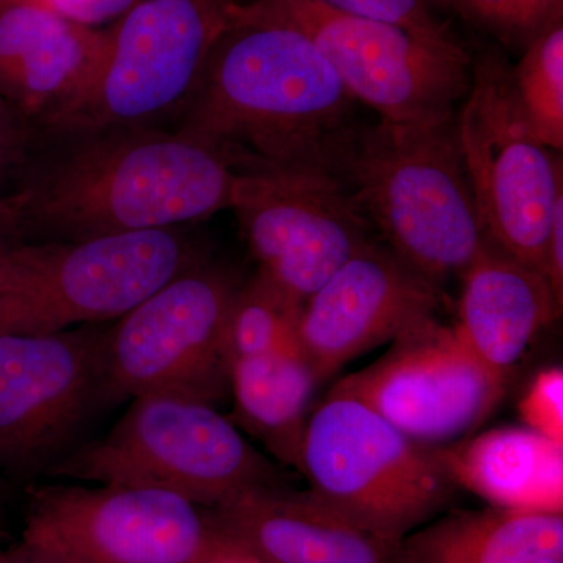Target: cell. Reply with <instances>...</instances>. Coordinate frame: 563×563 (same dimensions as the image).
<instances>
[{
    "label": "cell",
    "instance_id": "obj_1",
    "mask_svg": "<svg viewBox=\"0 0 563 563\" xmlns=\"http://www.w3.org/2000/svg\"><path fill=\"white\" fill-rule=\"evenodd\" d=\"M10 196L20 244L181 228L232 210L242 174L177 131L120 125L40 135Z\"/></svg>",
    "mask_w": 563,
    "mask_h": 563
},
{
    "label": "cell",
    "instance_id": "obj_2",
    "mask_svg": "<svg viewBox=\"0 0 563 563\" xmlns=\"http://www.w3.org/2000/svg\"><path fill=\"white\" fill-rule=\"evenodd\" d=\"M357 106L312 41L246 0L211 49L176 131L239 174L343 180L362 125Z\"/></svg>",
    "mask_w": 563,
    "mask_h": 563
},
{
    "label": "cell",
    "instance_id": "obj_3",
    "mask_svg": "<svg viewBox=\"0 0 563 563\" xmlns=\"http://www.w3.org/2000/svg\"><path fill=\"white\" fill-rule=\"evenodd\" d=\"M343 180L385 246L442 290L483 246L455 117L362 124Z\"/></svg>",
    "mask_w": 563,
    "mask_h": 563
},
{
    "label": "cell",
    "instance_id": "obj_4",
    "mask_svg": "<svg viewBox=\"0 0 563 563\" xmlns=\"http://www.w3.org/2000/svg\"><path fill=\"white\" fill-rule=\"evenodd\" d=\"M298 472L336 512L396 543L451 509L459 490L443 448L410 439L361 399L333 390L313 407Z\"/></svg>",
    "mask_w": 563,
    "mask_h": 563
},
{
    "label": "cell",
    "instance_id": "obj_5",
    "mask_svg": "<svg viewBox=\"0 0 563 563\" xmlns=\"http://www.w3.org/2000/svg\"><path fill=\"white\" fill-rule=\"evenodd\" d=\"M52 473L162 488L206 509L252 485L279 484L277 470L214 406L169 395L133 398L103 439L63 455Z\"/></svg>",
    "mask_w": 563,
    "mask_h": 563
},
{
    "label": "cell",
    "instance_id": "obj_6",
    "mask_svg": "<svg viewBox=\"0 0 563 563\" xmlns=\"http://www.w3.org/2000/svg\"><path fill=\"white\" fill-rule=\"evenodd\" d=\"M510 68L495 47L472 54V84L455 132L485 242L543 276L563 162L529 128Z\"/></svg>",
    "mask_w": 563,
    "mask_h": 563
},
{
    "label": "cell",
    "instance_id": "obj_7",
    "mask_svg": "<svg viewBox=\"0 0 563 563\" xmlns=\"http://www.w3.org/2000/svg\"><path fill=\"white\" fill-rule=\"evenodd\" d=\"M246 0H140L110 24L106 60L40 135L154 125L188 102L211 49Z\"/></svg>",
    "mask_w": 563,
    "mask_h": 563
},
{
    "label": "cell",
    "instance_id": "obj_8",
    "mask_svg": "<svg viewBox=\"0 0 563 563\" xmlns=\"http://www.w3.org/2000/svg\"><path fill=\"white\" fill-rule=\"evenodd\" d=\"M180 228L24 244V272L0 296V332L54 333L120 320L203 261Z\"/></svg>",
    "mask_w": 563,
    "mask_h": 563
},
{
    "label": "cell",
    "instance_id": "obj_9",
    "mask_svg": "<svg viewBox=\"0 0 563 563\" xmlns=\"http://www.w3.org/2000/svg\"><path fill=\"white\" fill-rule=\"evenodd\" d=\"M60 563H229L244 559L206 507L144 485H46L22 542ZM247 559V558H246Z\"/></svg>",
    "mask_w": 563,
    "mask_h": 563
},
{
    "label": "cell",
    "instance_id": "obj_10",
    "mask_svg": "<svg viewBox=\"0 0 563 563\" xmlns=\"http://www.w3.org/2000/svg\"><path fill=\"white\" fill-rule=\"evenodd\" d=\"M242 284L203 258L107 328V395L181 396L214 406L231 388L228 324Z\"/></svg>",
    "mask_w": 563,
    "mask_h": 563
},
{
    "label": "cell",
    "instance_id": "obj_11",
    "mask_svg": "<svg viewBox=\"0 0 563 563\" xmlns=\"http://www.w3.org/2000/svg\"><path fill=\"white\" fill-rule=\"evenodd\" d=\"M312 41L352 98L388 122H442L472 84V52L418 38L398 25L321 0H251Z\"/></svg>",
    "mask_w": 563,
    "mask_h": 563
},
{
    "label": "cell",
    "instance_id": "obj_12",
    "mask_svg": "<svg viewBox=\"0 0 563 563\" xmlns=\"http://www.w3.org/2000/svg\"><path fill=\"white\" fill-rule=\"evenodd\" d=\"M507 380L477 361L454 325L437 317L393 340L372 365L332 390L361 399L422 444L444 448L466 439L493 413Z\"/></svg>",
    "mask_w": 563,
    "mask_h": 563
},
{
    "label": "cell",
    "instance_id": "obj_13",
    "mask_svg": "<svg viewBox=\"0 0 563 563\" xmlns=\"http://www.w3.org/2000/svg\"><path fill=\"white\" fill-rule=\"evenodd\" d=\"M232 210L257 272L301 303L374 239L350 187L329 174H242Z\"/></svg>",
    "mask_w": 563,
    "mask_h": 563
},
{
    "label": "cell",
    "instance_id": "obj_14",
    "mask_svg": "<svg viewBox=\"0 0 563 563\" xmlns=\"http://www.w3.org/2000/svg\"><path fill=\"white\" fill-rule=\"evenodd\" d=\"M107 328L0 332V466L52 461L107 395Z\"/></svg>",
    "mask_w": 563,
    "mask_h": 563
},
{
    "label": "cell",
    "instance_id": "obj_15",
    "mask_svg": "<svg viewBox=\"0 0 563 563\" xmlns=\"http://www.w3.org/2000/svg\"><path fill=\"white\" fill-rule=\"evenodd\" d=\"M442 301V288L373 239L303 302L299 347L328 380L346 363L435 317Z\"/></svg>",
    "mask_w": 563,
    "mask_h": 563
},
{
    "label": "cell",
    "instance_id": "obj_16",
    "mask_svg": "<svg viewBox=\"0 0 563 563\" xmlns=\"http://www.w3.org/2000/svg\"><path fill=\"white\" fill-rule=\"evenodd\" d=\"M209 512L254 563H406L401 543L366 531L310 490L252 485Z\"/></svg>",
    "mask_w": 563,
    "mask_h": 563
},
{
    "label": "cell",
    "instance_id": "obj_17",
    "mask_svg": "<svg viewBox=\"0 0 563 563\" xmlns=\"http://www.w3.org/2000/svg\"><path fill=\"white\" fill-rule=\"evenodd\" d=\"M110 41V25L85 27L36 7H0V91L36 129L91 84Z\"/></svg>",
    "mask_w": 563,
    "mask_h": 563
},
{
    "label": "cell",
    "instance_id": "obj_18",
    "mask_svg": "<svg viewBox=\"0 0 563 563\" xmlns=\"http://www.w3.org/2000/svg\"><path fill=\"white\" fill-rule=\"evenodd\" d=\"M461 276L454 329L477 361L507 380L532 340L562 309L542 274L485 240Z\"/></svg>",
    "mask_w": 563,
    "mask_h": 563
},
{
    "label": "cell",
    "instance_id": "obj_19",
    "mask_svg": "<svg viewBox=\"0 0 563 563\" xmlns=\"http://www.w3.org/2000/svg\"><path fill=\"white\" fill-rule=\"evenodd\" d=\"M406 563H563V512L444 510L401 540Z\"/></svg>",
    "mask_w": 563,
    "mask_h": 563
},
{
    "label": "cell",
    "instance_id": "obj_20",
    "mask_svg": "<svg viewBox=\"0 0 563 563\" xmlns=\"http://www.w3.org/2000/svg\"><path fill=\"white\" fill-rule=\"evenodd\" d=\"M459 488L490 506L563 512V444L525 426L490 429L443 448Z\"/></svg>",
    "mask_w": 563,
    "mask_h": 563
},
{
    "label": "cell",
    "instance_id": "obj_21",
    "mask_svg": "<svg viewBox=\"0 0 563 563\" xmlns=\"http://www.w3.org/2000/svg\"><path fill=\"white\" fill-rule=\"evenodd\" d=\"M322 383L301 347L233 361L236 421L277 461L298 470L303 432Z\"/></svg>",
    "mask_w": 563,
    "mask_h": 563
},
{
    "label": "cell",
    "instance_id": "obj_22",
    "mask_svg": "<svg viewBox=\"0 0 563 563\" xmlns=\"http://www.w3.org/2000/svg\"><path fill=\"white\" fill-rule=\"evenodd\" d=\"M303 303L273 280L255 273L233 299L228 324V351L233 361L299 347Z\"/></svg>",
    "mask_w": 563,
    "mask_h": 563
},
{
    "label": "cell",
    "instance_id": "obj_23",
    "mask_svg": "<svg viewBox=\"0 0 563 563\" xmlns=\"http://www.w3.org/2000/svg\"><path fill=\"white\" fill-rule=\"evenodd\" d=\"M518 106L548 150H563V22L532 41L510 68Z\"/></svg>",
    "mask_w": 563,
    "mask_h": 563
},
{
    "label": "cell",
    "instance_id": "obj_24",
    "mask_svg": "<svg viewBox=\"0 0 563 563\" xmlns=\"http://www.w3.org/2000/svg\"><path fill=\"white\" fill-rule=\"evenodd\" d=\"M437 3L451 7L474 27L520 54L532 41L563 22V0H437Z\"/></svg>",
    "mask_w": 563,
    "mask_h": 563
},
{
    "label": "cell",
    "instance_id": "obj_25",
    "mask_svg": "<svg viewBox=\"0 0 563 563\" xmlns=\"http://www.w3.org/2000/svg\"><path fill=\"white\" fill-rule=\"evenodd\" d=\"M332 9L369 20L388 22L431 43L462 44L450 24L440 18L435 0H321Z\"/></svg>",
    "mask_w": 563,
    "mask_h": 563
},
{
    "label": "cell",
    "instance_id": "obj_26",
    "mask_svg": "<svg viewBox=\"0 0 563 563\" xmlns=\"http://www.w3.org/2000/svg\"><path fill=\"white\" fill-rule=\"evenodd\" d=\"M33 143L35 129L0 91V225L13 236L14 242L9 201Z\"/></svg>",
    "mask_w": 563,
    "mask_h": 563
},
{
    "label": "cell",
    "instance_id": "obj_27",
    "mask_svg": "<svg viewBox=\"0 0 563 563\" xmlns=\"http://www.w3.org/2000/svg\"><path fill=\"white\" fill-rule=\"evenodd\" d=\"M525 428L563 444V372L551 366L533 377L518 404Z\"/></svg>",
    "mask_w": 563,
    "mask_h": 563
},
{
    "label": "cell",
    "instance_id": "obj_28",
    "mask_svg": "<svg viewBox=\"0 0 563 563\" xmlns=\"http://www.w3.org/2000/svg\"><path fill=\"white\" fill-rule=\"evenodd\" d=\"M140 0H0V7L31 5L74 24L99 29L124 16Z\"/></svg>",
    "mask_w": 563,
    "mask_h": 563
},
{
    "label": "cell",
    "instance_id": "obj_29",
    "mask_svg": "<svg viewBox=\"0 0 563 563\" xmlns=\"http://www.w3.org/2000/svg\"><path fill=\"white\" fill-rule=\"evenodd\" d=\"M543 276L553 291L555 302L563 309V195L555 202L548 231Z\"/></svg>",
    "mask_w": 563,
    "mask_h": 563
},
{
    "label": "cell",
    "instance_id": "obj_30",
    "mask_svg": "<svg viewBox=\"0 0 563 563\" xmlns=\"http://www.w3.org/2000/svg\"><path fill=\"white\" fill-rule=\"evenodd\" d=\"M24 272V246L13 247L0 255V296L16 287Z\"/></svg>",
    "mask_w": 563,
    "mask_h": 563
},
{
    "label": "cell",
    "instance_id": "obj_31",
    "mask_svg": "<svg viewBox=\"0 0 563 563\" xmlns=\"http://www.w3.org/2000/svg\"><path fill=\"white\" fill-rule=\"evenodd\" d=\"M0 563H60L49 555L38 553L24 543L16 544L10 550H0Z\"/></svg>",
    "mask_w": 563,
    "mask_h": 563
},
{
    "label": "cell",
    "instance_id": "obj_32",
    "mask_svg": "<svg viewBox=\"0 0 563 563\" xmlns=\"http://www.w3.org/2000/svg\"><path fill=\"white\" fill-rule=\"evenodd\" d=\"M16 246H20V244L14 242L13 236L0 225V255L7 254V252H10Z\"/></svg>",
    "mask_w": 563,
    "mask_h": 563
},
{
    "label": "cell",
    "instance_id": "obj_33",
    "mask_svg": "<svg viewBox=\"0 0 563 563\" xmlns=\"http://www.w3.org/2000/svg\"><path fill=\"white\" fill-rule=\"evenodd\" d=\"M435 2H437V0H435Z\"/></svg>",
    "mask_w": 563,
    "mask_h": 563
}]
</instances>
